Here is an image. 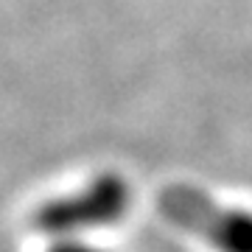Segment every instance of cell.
Here are the masks:
<instances>
[{
    "label": "cell",
    "mask_w": 252,
    "mask_h": 252,
    "mask_svg": "<svg viewBox=\"0 0 252 252\" xmlns=\"http://www.w3.org/2000/svg\"><path fill=\"white\" fill-rule=\"evenodd\" d=\"M132 205V188L118 171H101L81 188L42 202L31 216V230L48 238H79L124 221Z\"/></svg>",
    "instance_id": "cell-1"
},
{
    "label": "cell",
    "mask_w": 252,
    "mask_h": 252,
    "mask_svg": "<svg viewBox=\"0 0 252 252\" xmlns=\"http://www.w3.org/2000/svg\"><path fill=\"white\" fill-rule=\"evenodd\" d=\"M162 219L196 235L213 252H252V210L221 205L196 185H168L157 196Z\"/></svg>",
    "instance_id": "cell-2"
},
{
    "label": "cell",
    "mask_w": 252,
    "mask_h": 252,
    "mask_svg": "<svg viewBox=\"0 0 252 252\" xmlns=\"http://www.w3.org/2000/svg\"><path fill=\"white\" fill-rule=\"evenodd\" d=\"M48 252H104V250L93 247V244H84L79 238H62V241H56Z\"/></svg>",
    "instance_id": "cell-3"
}]
</instances>
